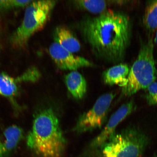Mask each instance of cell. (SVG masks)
<instances>
[{
    "mask_svg": "<svg viewBox=\"0 0 157 157\" xmlns=\"http://www.w3.org/2000/svg\"><path fill=\"white\" fill-rule=\"evenodd\" d=\"M49 52L55 63L60 70L74 71L80 68L93 66L89 60L75 56L55 42L50 45Z\"/></svg>",
    "mask_w": 157,
    "mask_h": 157,
    "instance_id": "obj_7",
    "label": "cell"
},
{
    "mask_svg": "<svg viewBox=\"0 0 157 157\" xmlns=\"http://www.w3.org/2000/svg\"><path fill=\"white\" fill-rule=\"evenodd\" d=\"M74 3L79 9L99 15L107 11L108 5L106 1L102 0L75 1Z\"/></svg>",
    "mask_w": 157,
    "mask_h": 157,
    "instance_id": "obj_15",
    "label": "cell"
},
{
    "mask_svg": "<svg viewBox=\"0 0 157 157\" xmlns=\"http://www.w3.org/2000/svg\"><path fill=\"white\" fill-rule=\"evenodd\" d=\"M135 109V105L133 100L121 105L111 116L105 128L93 140L92 143L93 146H103L115 134V130L117 125L131 114Z\"/></svg>",
    "mask_w": 157,
    "mask_h": 157,
    "instance_id": "obj_8",
    "label": "cell"
},
{
    "mask_svg": "<svg viewBox=\"0 0 157 157\" xmlns=\"http://www.w3.org/2000/svg\"><path fill=\"white\" fill-rule=\"evenodd\" d=\"M129 70L126 64H121L112 67L104 72V81L110 86L118 85L124 87L127 83Z\"/></svg>",
    "mask_w": 157,
    "mask_h": 157,
    "instance_id": "obj_10",
    "label": "cell"
},
{
    "mask_svg": "<svg viewBox=\"0 0 157 157\" xmlns=\"http://www.w3.org/2000/svg\"><path fill=\"white\" fill-rule=\"evenodd\" d=\"M32 1H1L0 0V12L12 9L23 7L28 6Z\"/></svg>",
    "mask_w": 157,
    "mask_h": 157,
    "instance_id": "obj_16",
    "label": "cell"
},
{
    "mask_svg": "<svg viewBox=\"0 0 157 157\" xmlns=\"http://www.w3.org/2000/svg\"><path fill=\"white\" fill-rule=\"evenodd\" d=\"M155 157H157V154L155 156Z\"/></svg>",
    "mask_w": 157,
    "mask_h": 157,
    "instance_id": "obj_20",
    "label": "cell"
},
{
    "mask_svg": "<svg viewBox=\"0 0 157 157\" xmlns=\"http://www.w3.org/2000/svg\"><path fill=\"white\" fill-rule=\"evenodd\" d=\"M143 22L148 32L152 33L157 30V0L147 2Z\"/></svg>",
    "mask_w": 157,
    "mask_h": 157,
    "instance_id": "obj_14",
    "label": "cell"
},
{
    "mask_svg": "<svg viewBox=\"0 0 157 157\" xmlns=\"http://www.w3.org/2000/svg\"><path fill=\"white\" fill-rule=\"evenodd\" d=\"M17 78H14L6 74L0 73V95L13 101L18 91Z\"/></svg>",
    "mask_w": 157,
    "mask_h": 157,
    "instance_id": "obj_13",
    "label": "cell"
},
{
    "mask_svg": "<svg viewBox=\"0 0 157 157\" xmlns=\"http://www.w3.org/2000/svg\"><path fill=\"white\" fill-rule=\"evenodd\" d=\"M40 74L38 70L35 68L29 69L22 75L17 78L19 82H35L40 78Z\"/></svg>",
    "mask_w": 157,
    "mask_h": 157,
    "instance_id": "obj_17",
    "label": "cell"
},
{
    "mask_svg": "<svg viewBox=\"0 0 157 157\" xmlns=\"http://www.w3.org/2000/svg\"><path fill=\"white\" fill-rule=\"evenodd\" d=\"M66 140L56 113L51 108L38 112L27 137L29 148L39 157H60Z\"/></svg>",
    "mask_w": 157,
    "mask_h": 157,
    "instance_id": "obj_2",
    "label": "cell"
},
{
    "mask_svg": "<svg viewBox=\"0 0 157 157\" xmlns=\"http://www.w3.org/2000/svg\"><path fill=\"white\" fill-rule=\"evenodd\" d=\"M56 1H33L27 6L20 25L13 33L11 42L13 46L21 48L30 37L44 27L56 4Z\"/></svg>",
    "mask_w": 157,
    "mask_h": 157,
    "instance_id": "obj_4",
    "label": "cell"
},
{
    "mask_svg": "<svg viewBox=\"0 0 157 157\" xmlns=\"http://www.w3.org/2000/svg\"><path fill=\"white\" fill-rule=\"evenodd\" d=\"M23 137L22 129L17 125L10 126L0 136V157H6L14 151Z\"/></svg>",
    "mask_w": 157,
    "mask_h": 157,
    "instance_id": "obj_9",
    "label": "cell"
},
{
    "mask_svg": "<svg viewBox=\"0 0 157 157\" xmlns=\"http://www.w3.org/2000/svg\"><path fill=\"white\" fill-rule=\"evenodd\" d=\"M54 42L63 48L74 53L79 52L80 45L79 41L68 29L63 26H58L54 33Z\"/></svg>",
    "mask_w": 157,
    "mask_h": 157,
    "instance_id": "obj_11",
    "label": "cell"
},
{
    "mask_svg": "<svg viewBox=\"0 0 157 157\" xmlns=\"http://www.w3.org/2000/svg\"><path fill=\"white\" fill-rule=\"evenodd\" d=\"M115 95L104 94L97 99L93 107L79 117L74 131L83 133L100 128L103 124Z\"/></svg>",
    "mask_w": 157,
    "mask_h": 157,
    "instance_id": "obj_6",
    "label": "cell"
},
{
    "mask_svg": "<svg viewBox=\"0 0 157 157\" xmlns=\"http://www.w3.org/2000/svg\"><path fill=\"white\" fill-rule=\"evenodd\" d=\"M146 99L150 105H157V82H153L147 88Z\"/></svg>",
    "mask_w": 157,
    "mask_h": 157,
    "instance_id": "obj_18",
    "label": "cell"
},
{
    "mask_svg": "<svg viewBox=\"0 0 157 157\" xmlns=\"http://www.w3.org/2000/svg\"><path fill=\"white\" fill-rule=\"evenodd\" d=\"M148 137L134 127L115 134L103 145L105 157H141L148 143Z\"/></svg>",
    "mask_w": 157,
    "mask_h": 157,
    "instance_id": "obj_5",
    "label": "cell"
},
{
    "mask_svg": "<svg viewBox=\"0 0 157 157\" xmlns=\"http://www.w3.org/2000/svg\"><path fill=\"white\" fill-rule=\"evenodd\" d=\"M82 32L94 53L99 58L117 63L124 58L130 44V19L121 12L107 11L82 24Z\"/></svg>",
    "mask_w": 157,
    "mask_h": 157,
    "instance_id": "obj_1",
    "label": "cell"
},
{
    "mask_svg": "<svg viewBox=\"0 0 157 157\" xmlns=\"http://www.w3.org/2000/svg\"><path fill=\"white\" fill-rule=\"evenodd\" d=\"M65 81L69 91L73 97L81 99L87 91V83L83 76L79 72L74 71L67 75Z\"/></svg>",
    "mask_w": 157,
    "mask_h": 157,
    "instance_id": "obj_12",
    "label": "cell"
},
{
    "mask_svg": "<svg viewBox=\"0 0 157 157\" xmlns=\"http://www.w3.org/2000/svg\"><path fill=\"white\" fill-rule=\"evenodd\" d=\"M154 40L149 38L141 44L138 56L130 70L126 85L122 93L131 96L142 89H147L155 82L156 70L154 56Z\"/></svg>",
    "mask_w": 157,
    "mask_h": 157,
    "instance_id": "obj_3",
    "label": "cell"
},
{
    "mask_svg": "<svg viewBox=\"0 0 157 157\" xmlns=\"http://www.w3.org/2000/svg\"><path fill=\"white\" fill-rule=\"evenodd\" d=\"M154 45H155L157 48V30L156 31L155 36V39L154 40Z\"/></svg>",
    "mask_w": 157,
    "mask_h": 157,
    "instance_id": "obj_19",
    "label": "cell"
}]
</instances>
